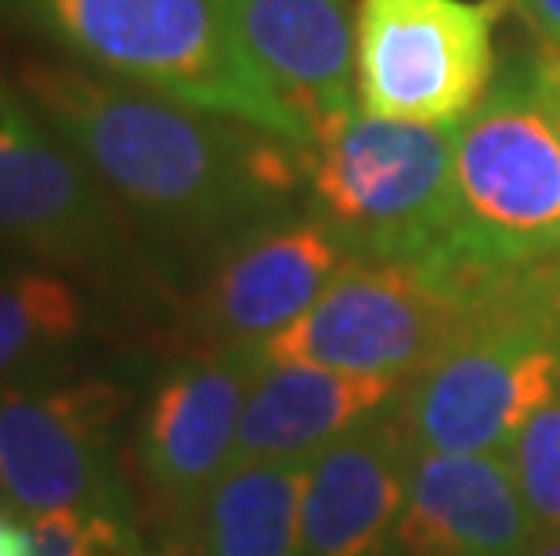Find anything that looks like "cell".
I'll return each mask as SVG.
<instances>
[{
    "mask_svg": "<svg viewBox=\"0 0 560 556\" xmlns=\"http://www.w3.org/2000/svg\"><path fill=\"white\" fill-rule=\"evenodd\" d=\"M528 556H560V535H539Z\"/></svg>",
    "mask_w": 560,
    "mask_h": 556,
    "instance_id": "603a6c76",
    "label": "cell"
},
{
    "mask_svg": "<svg viewBox=\"0 0 560 556\" xmlns=\"http://www.w3.org/2000/svg\"><path fill=\"white\" fill-rule=\"evenodd\" d=\"M351 260L315 214L260 224L221 253L199 297V329L218 347H260L293 326Z\"/></svg>",
    "mask_w": 560,
    "mask_h": 556,
    "instance_id": "8fae6325",
    "label": "cell"
},
{
    "mask_svg": "<svg viewBox=\"0 0 560 556\" xmlns=\"http://www.w3.org/2000/svg\"><path fill=\"white\" fill-rule=\"evenodd\" d=\"M109 556H152L145 546H141V542H138V535L135 539H130V542H124V546L120 549H113Z\"/></svg>",
    "mask_w": 560,
    "mask_h": 556,
    "instance_id": "cb8c5ba5",
    "label": "cell"
},
{
    "mask_svg": "<svg viewBox=\"0 0 560 556\" xmlns=\"http://www.w3.org/2000/svg\"><path fill=\"white\" fill-rule=\"evenodd\" d=\"M19 87L127 214L177 239L240 235L285 217L312 149L69 62H22Z\"/></svg>",
    "mask_w": 560,
    "mask_h": 556,
    "instance_id": "6da1fadb",
    "label": "cell"
},
{
    "mask_svg": "<svg viewBox=\"0 0 560 556\" xmlns=\"http://www.w3.org/2000/svg\"><path fill=\"white\" fill-rule=\"evenodd\" d=\"M260 372L257 347H213L174 365L138 423V470L177 517H196L232 466L246 394Z\"/></svg>",
    "mask_w": 560,
    "mask_h": 556,
    "instance_id": "30bf717a",
    "label": "cell"
},
{
    "mask_svg": "<svg viewBox=\"0 0 560 556\" xmlns=\"http://www.w3.org/2000/svg\"><path fill=\"white\" fill-rule=\"evenodd\" d=\"M88 333V300L51 264H0V387L44 380Z\"/></svg>",
    "mask_w": 560,
    "mask_h": 556,
    "instance_id": "e0dca14e",
    "label": "cell"
},
{
    "mask_svg": "<svg viewBox=\"0 0 560 556\" xmlns=\"http://www.w3.org/2000/svg\"><path fill=\"white\" fill-rule=\"evenodd\" d=\"M0 22L127 87L315 152V130L249 58L221 0H0Z\"/></svg>",
    "mask_w": 560,
    "mask_h": 556,
    "instance_id": "3957f363",
    "label": "cell"
},
{
    "mask_svg": "<svg viewBox=\"0 0 560 556\" xmlns=\"http://www.w3.org/2000/svg\"><path fill=\"white\" fill-rule=\"evenodd\" d=\"M535 539L506 452H412L395 556H528Z\"/></svg>",
    "mask_w": 560,
    "mask_h": 556,
    "instance_id": "7c38bea8",
    "label": "cell"
},
{
    "mask_svg": "<svg viewBox=\"0 0 560 556\" xmlns=\"http://www.w3.org/2000/svg\"><path fill=\"white\" fill-rule=\"evenodd\" d=\"M532 58H535V73H539L542 94H546V105H550L557 130H560V51L542 44Z\"/></svg>",
    "mask_w": 560,
    "mask_h": 556,
    "instance_id": "44dd1931",
    "label": "cell"
},
{
    "mask_svg": "<svg viewBox=\"0 0 560 556\" xmlns=\"http://www.w3.org/2000/svg\"><path fill=\"white\" fill-rule=\"evenodd\" d=\"M546 47L560 51V0H510Z\"/></svg>",
    "mask_w": 560,
    "mask_h": 556,
    "instance_id": "ffe728a7",
    "label": "cell"
},
{
    "mask_svg": "<svg viewBox=\"0 0 560 556\" xmlns=\"http://www.w3.org/2000/svg\"><path fill=\"white\" fill-rule=\"evenodd\" d=\"M401 380L351 376L315 365H260L246 394L232 466L315 459L340 437L390 416Z\"/></svg>",
    "mask_w": 560,
    "mask_h": 556,
    "instance_id": "9a60e30c",
    "label": "cell"
},
{
    "mask_svg": "<svg viewBox=\"0 0 560 556\" xmlns=\"http://www.w3.org/2000/svg\"><path fill=\"white\" fill-rule=\"evenodd\" d=\"M456 130L351 113L315 141L312 214L354 260L431 264L448 239Z\"/></svg>",
    "mask_w": 560,
    "mask_h": 556,
    "instance_id": "5b68a950",
    "label": "cell"
},
{
    "mask_svg": "<svg viewBox=\"0 0 560 556\" xmlns=\"http://www.w3.org/2000/svg\"><path fill=\"white\" fill-rule=\"evenodd\" d=\"M127 390L113 380H30L0 387V492L22 517L109 513L130 520L116 466Z\"/></svg>",
    "mask_w": 560,
    "mask_h": 556,
    "instance_id": "ba28073f",
    "label": "cell"
},
{
    "mask_svg": "<svg viewBox=\"0 0 560 556\" xmlns=\"http://www.w3.org/2000/svg\"><path fill=\"white\" fill-rule=\"evenodd\" d=\"M470 304L405 260H351L282 333L257 347L260 365H315L409 383L467 326Z\"/></svg>",
    "mask_w": 560,
    "mask_h": 556,
    "instance_id": "8992f818",
    "label": "cell"
},
{
    "mask_svg": "<svg viewBox=\"0 0 560 556\" xmlns=\"http://www.w3.org/2000/svg\"><path fill=\"white\" fill-rule=\"evenodd\" d=\"M557 390L560 304H485L405 383L395 419L412 452H506Z\"/></svg>",
    "mask_w": 560,
    "mask_h": 556,
    "instance_id": "277c9868",
    "label": "cell"
},
{
    "mask_svg": "<svg viewBox=\"0 0 560 556\" xmlns=\"http://www.w3.org/2000/svg\"><path fill=\"white\" fill-rule=\"evenodd\" d=\"M423 268L470 311L560 279V130L532 55L459 123L448 239Z\"/></svg>",
    "mask_w": 560,
    "mask_h": 556,
    "instance_id": "7a4b0ae2",
    "label": "cell"
},
{
    "mask_svg": "<svg viewBox=\"0 0 560 556\" xmlns=\"http://www.w3.org/2000/svg\"><path fill=\"white\" fill-rule=\"evenodd\" d=\"M312 459L229 466L196 510L199 556H304L301 506Z\"/></svg>",
    "mask_w": 560,
    "mask_h": 556,
    "instance_id": "2e32d148",
    "label": "cell"
},
{
    "mask_svg": "<svg viewBox=\"0 0 560 556\" xmlns=\"http://www.w3.org/2000/svg\"><path fill=\"white\" fill-rule=\"evenodd\" d=\"M0 556H33L26 524H15V520L4 513H0Z\"/></svg>",
    "mask_w": 560,
    "mask_h": 556,
    "instance_id": "7402d4cb",
    "label": "cell"
},
{
    "mask_svg": "<svg viewBox=\"0 0 560 556\" xmlns=\"http://www.w3.org/2000/svg\"><path fill=\"white\" fill-rule=\"evenodd\" d=\"M506 459L539 535H560V390L532 412Z\"/></svg>",
    "mask_w": 560,
    "mask_h": 556,
    "instance_id": "ac0fdd59",
    "label": "cell"
},
{
    "mask_svg": "<svg viewBox=\"0 0 560 556\" xmlns=\"http://www.w3.org/2000/svg\"><path fill=\"white\" fill-rule=\"evenodd\" d=\"M249 58L315 130L359 113L354 0H221Z\"/></svg>",
    "mask_w": 560,
    "mask_h": 556,
    "instance_id": "4fadbf2b",
    "label": "cell"
},
{
    "mask_svg": "<svg viewBox=\"0 0 560 556\" xmlns=\"http://www.w3.org/2000/svg\"><path fill=\"white\" fill-rule=\"evenodd\" d=\"M510 0H362L359 105L384 120L459 127L492 91L495 22Z\"/></svg>",
    "mask_w": 560,
    "mask_h": 556,
    "instance_id": "52a82bcc",
    "label": "cell"
},
{
    "mask_svg": "<svg viewBox=\"0 0 560 556\" xmlns=\"http://www.w3.org/2000/svg\"><path fill=\"white\" fill-rule=\"evenodd\" d=\"M409 466L412 445L395 412L318 452L301 506L304 556H395Z\"/></svg>",
    "mask_w": 560,
    "mask_h": 556,
    "instance_id": "5bb4252c",
    "label": "cell"
},
{
    "mask_svg": "<svg viewBox=\"0 0 560 556\" xmlns=\"http://www.w3.org/2000/svg\"><path fill=\"white\" fill-rule=\"evenodd\" d=\"M33 556H109L138 535L135 524L109 513H47L26 520Z\"/></svg>",
    "mask_w": 560,
    "mask_h": 556,
    "instance_id": "d6986e66",
    "label": "cell"
},
{
    "mask_svg": "<svg viewBox=\"0 0 560 556\" xmlns=\"http://www.w3.org/2000/svg\"><path fill=\"white\" fill-rule=\"evenodd\" d=\"M109 192L0 69V239L55 268H130Z\"/></svg>",
    "mask_w": 560,
    "mask_h": 556,
    "instance_id": "9c48e42d",
    "label": "cell"
}]
</instances>
